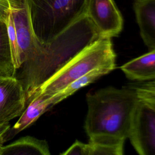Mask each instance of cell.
I'll return each mask as SVG.
<instances>
[{"mask_svg": "<svg viewBox=\"0 0 155 155\" xmlns=\"http://www.w3.org/2000/svg\"><path fill=\"white\" fill-rule=\"evenodd\" d=\"M102 36L85 15L45 42L38 41L21 68L19 78L26 92V105L35 90L88 45Z\"/></svg>", "mask_w": 155, "mask_h": 155, "instance_id": "obj_1", "label": "cell"}, {"mask_svg": "<svg viewBox=\"0 0 155 155\" xmlns=\"http://www.w3.org/2000/svg\"><path fill=\"white\" fill-rule=\"evenodd\" d=\"M128 138L139 154L155 155V110L140 99Z\"/></svg>", "mask_w": 155, "mask_h": 155, "instance_id": "obj_5", "label": "cell"}, {"mask_svg": "<svg viewBox=\"0 0 155 155\" xmlns=\"http://www.w3.org/2000/svg\"><path fill=\"white\" fill-rule=\"evenodd\" d=\"M3 75H10V76H13V75H11L9 73H8L7 72L5 71H3L2 70H0V76H3Z\"/></svg>", "mask_w": 155, "mask_h": 155, "instance_id": "obj_21", "label": "cell"}, {"mask_svg": "<svg viewBox=\"0 0 155 155\" xmlns=\"http://www.w3.org/2000/svg\"><path fill=\"white\" fill-rule=\"evenodd\" d=\"M133 9L144 44L155 49V0H134Z\"/></svg>", "mask_w": 155, "mask_h": 155, "instance_id": "obj_9", "label": "cell"}, {"mask_svg": "<svg viewBox=\"0 0 155 155\" xmlns=\"http://www.w3.org/2000/svg\"><path fill=\"white\" fill-rule=\"evenodd\" d=\"M0 70L13 76H15L16 71L13 63L7 25L1 21H0Z\"/></svg>", "mask_w": 155, "mask_h": 155, "instance_id": "obj_15", "label": "cell"}, {"mask_svg": "<svg viewBox=\"0 0 155 155\" xmlns=\"http://www.w3.org/2000/svg\"><path fill=\"white\" fill-rule=\"evenodd\" d=\"M5 24L7 28V33H8L10 49H11L13 63L15 69L18 70L21 68V65L20 64L19 51L17 36L16 34V30L15 28L13 16H12V14L10 10V12H9L7 19L5 22Z\"/></svg>", "mask_w": 155, "mask_h": 155, "instance_id": "obj_16", "label": "cell"}, {"mask_svg": "<svg viewBox=\"0 0 155 155\" xmlns=\"http://www.w3.org/2000/svg\"><path fill=\"white\" fill-rule=\"evenodd\" d=\"M50 108L51 107L47 97L39 96L33 98L19 116V118L13 126L12 131H11L10 134L6 135L5 140L10 136L13 137L31 125Z\"/></svg>", "mask_w": 155, "mask_h": 155, "instance_id": "obj_13", "label": "cell"}, {"mask_svg": "<svg viewBox=\"0 0 155 155\" xmlns=\"http://www.w3.org/2000/svg\"><path fill=\"white\" fill-rule=\"evenodd\" d=\"M99 68H116V53L110 38L101 36L84 48L35 90L30 102L37 96H51Z\"/></svg>", "mask_w": 155, "mask_h": 155, "instance_id": "obj_3", "label": "cell"}, {"mask_svg": "<svg viewBox=\"0 0 155 155\" xmlns=\"http://www.w3.org/2000/svg\"><path fill=\"white\" fill-rule=\"evenodd\" d=\"M136 91L139 99L155 110V88L147 82L130 85Z\"/></svg>", "mask_w": 155, "mask_h": 155, "instance_id": "obj_17", "label": "cell"}, {"mask_svg": "<svg viewBox=\"0 0 155 155\" xmlns=\"http://www.w3.org/2000/svg\"><path fill=\"white\" fill-rule=\"evenodd\" d=\"M86 15L102 36H117L123 28V18L113 0H88Z\"/></svg>", "mask_w": 155, "mask_h": 155, "instance_id": "obj_8", "label": "cell"}, {"mask_svg": "<svg viewBox=\"0 0 155 155\" xmlns=\"http://www.w3.org/2000/svg\"><path fill=\"white\" fill-rule=\"evenodd\" d=\"M126 77L133 81L155 80V49H152L120 67Z\"/></svg>", "mask_w": 155, "mask_h": 155, "instance_id": "obj_11", "label": "cell"}, {"mask_svg": "<svg viewBox=\"0 0 155 155\" xmlns=\"http://www.w3.org/2000/svg\"><path fill=\"white\" fill-rule=\"evenodd\" d=\"M8 1L17 36L20 64L22 66L33 53L39 40L33 28L28 0Z\"/></svg>", "mask_w": 155, "mask_h": 155, "instance_id": "obj_6", "label": "cell"}, {"mask_svg": "<svg viewBox=\"0 0 155 155\" xmlns=\"http://www.w3.org/2000/svg\"><path fill=\"white\" fill-rule=\"evenodd\" d=\"M10 10L8 0H0V21L5 23Z\"/></svg>", "mask_w": 155, "mask_h": 155, "instance_id": "obj_18", "label": "cell"}, {"mask_svg": "<svg viewBox=\"0 0 155 155\" xmlns=\"http://www.w3.org/2000/svg\"><path fill=\"white\" fill-rule=\"evenodd\" d=\"M10 129V123L0 125V147L3 145L5 141V136L7 132Z\"/></svg>", "mask_w": 155, "mask_h": 155, "instance_id": "obj_19", "label": "cell"}, {"mask_svg": "<svg viewBox=\"0 0 155 155\" xmlns=\"http://www.w3.org/2000/svg\"><path fill=\"white\" fill-rule=\"evenodd\" d=\"M26 107L23 84L15 76H0V125L21 115Z\"/></svg>", "mask_w": 155, "mask_h": 155, "instance_id": "obj_7", "label": "cell"}, {"mask_svg": "<svg viewBox=\"0 0 155 155\" xmlns=\"http://www.w3.org/2000/svg\"><path fill=\"white\" fill-rule=\"evenodd\" d=\"M34 32L45 42L86 15L88 0H28Z\"/></svg>", "mask_w": 155, "mask_h": 155, "instance_id": "obj_4", "label": "cell"}, {"mask_svg": "<svg viewBox=\"0 0 155 155\" xmlns=\"http://www.w3.org/2000/svg\"><path fill=\"white\" fill-rule=\"evenodd\" d=\"M45 140L27 136L0 147V155H50Z\"/></svg>", "mask_w": 155, "mask_h": 155, "instance_id": "obj_12", "label": "cell"}, {"mask_svg": "<svg viewBox=\"0 0 155 155\" xmlns=\"http://www.w3.org/2000/svg\"><path fill=\"white\" fill-rule=\"evenodd\" d=\"M125 142L91 140L85 143L76 140L61 155H122Z\"/></svg>", "mask_w": 155, "mask_h": 155, "instance_id": "obj_10", "label": "cell"}, {"mask_svg": "<svg viewBox=\"0 0 155 155\" xmlns=\"http://www.w3.org/2000/svg\"><path fill=\"white\" fill-rule=\"evenodd\" d=\"M112 71L113 70L111 69L108 68H96L86 74L84 76L73 81L59 91L51 96L47 97L48 99L50 107H52L54 105L74 93L78 90L93 83L101 76L108 74Z\"/></svg>", "mask_w": 155, "mask_h": 155, "instance_id": "obj_14", "label": "cell"}, {"mask_svg": "<svg viewBox=\"0 0 155 155\" xmlns=\"http://www.w3.org/2000/svg\"><path fill=\"white\" fill-rule=\"evenodd\" d=\"M139 100L130 85L110 86L88 93L84 129L89 139L125 142Z\"/></svg>", "mask_w": 155, "mask_h": 155, "instance_id": "obj_2", "label": "cell"}, {"mask_svg": "<svg viewBox=\"0 0 155 155\" xmlns=\"http://www.w3.org/2000/svg\"><path fill=\"white\" fill-rule=\"evenodd\" d=\"M146 82L152 87L155 88V80L154 81H146Z\"/></svg>", "mask_w": 155, "mask_h": 155, "instance_id": "obj_20", "label": "cell"}]
</instances>
